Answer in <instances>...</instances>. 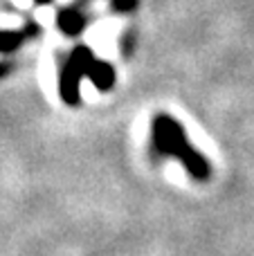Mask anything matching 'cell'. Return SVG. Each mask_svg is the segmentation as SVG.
Returning a JSON list of instances; mask_svg holds the SVG:
<instances>
[{"label": "cell", "instance_id": "4", "mask_svg": "<svg viewBox=\"0 0 254 256\" xmlns=\"http://www.w3.org/2000/svg\"><path fill=\"white\" fill-rule=\"evenodd\" d=\"M58 27H61V32H66V34L70 36H76L84 32L86 27V16L79 12V7H70V9H63L61 14H58Z\"/></svg>", "mask_w": 254, "mask_h": 256}, {"label": "cell", "instance_id": "1", "mask_svg": "<svg viewBox=\"0 0 254 256\" xmlns=\"http://www.w3.org/2000/svg\"><path fill=\"white\" fill-rule=\"evenodd\" d=\"M153 153L156 155H171V158L182 160L189 176L205 182L212 176V168L207 160L189 144L184 128L169 115H158L153 120Z\"/></svg>", "mask_w": 254, "mask_h": 256}, {"label": "cell", "instance_id": "9", "mask_svg": "<svg viewBox=\"0 0 254 256\" xmlns=\"http://www.w3.org/2000/svg\"><path fill=\"white\" fill-rule=\"evenodd\" d=\"M86 2V0H76V7H81V4H84Z\"/></svg>", "mask_w": 254, "mask_h": 256}, {"label": "cell", "instance_id": "5", "mask_svg": "<svg viewBox=\"0 0 254 256\" xmlns=\"http://www.w3.org/2000/svg\"><path fill=\"white\" fill-rule=\"evenodd\" d=\"M30 34H38V25H27L22 32H0V52L9 54L14 50L20 48V43L27 38Z\"/></svg>", "mask_w": 254, "mask_h": 256}, {"label": "cell", "instance_id": "6", "mask_svg": "<svg viewBox=\"0 0 254 256\" xmlns=\"http://www.w3.org/2000/svg\"><path fill=\"white\" fill-rule=\"evenodd\" d=\"M138 2L140 0H112V9L115 12H133Z\"/></svg>", "mask_w": 254, "mask_h": 256}, {"label": "cell", "instance_id": "3", "mask_svg": "<svg viewBox=\"0 0 254 256\" xmlns=\"http://www.w3.org/2000/svg\"><path fill=\"white\" fill-rule=\"evenodd\" d=\"M88 79L92 81L99 90L106 92V90H110L112 84H115V70H112L110 63L97 61V58H94V63L90 66V70H88Z\"/></svg>", "mask_w": 254, "mask_h": 256}, {"label": "cell", "instance_id": "7", "mask_svg": "<svg viewBox=\"0 0 254 256\" xmlns=\"http://www.w3.org/2000/svg\"><path fill=\"white\" fill-rule=\"evenodd\" d=\"M9 70H12V66H9V63H0V76H4Z\"/></svg>", "mask_w": 254, "mask_h": 256}, {"label": "cell", "instance_id": "8", "mask_svg": "<svg viewBox=\"0 0 254 256\" xmlns=\"http://www.w3.org/2000/svg\"><path fill=\"white\" fill-rule=\"evenodd\" d=\"M52 0H36V4H50Z\"/></svg>", "mask_w": 254, "mask_h": 256}, {"label": "cell", "instance_id": "2", "mask_svg": "<svg viewBox=\"0 0 254 256\" xmlns=\"http://www.w3.org/2000/svg\"><path fill=\"white\" fill-rule=\"evenodd\" d=\"M81 79H84V76H81L74 68H70L66 63V68H63V72H61V81H58V86H61L63 102L70 104V106L79 102V81Z\"/></svg>", "mask_w": 254, "mask_h": 256}]
</instances>
